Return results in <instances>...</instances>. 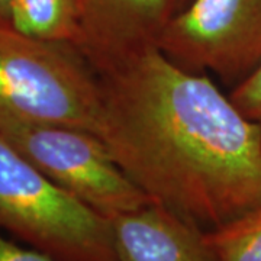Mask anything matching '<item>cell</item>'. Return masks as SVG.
Instances as JSON below:
<instances>
[{
    "mask_svg": "<svg viewBox=\"0 0 261 261\" xmlns=\"http://www.w3.org/2000/svg\"><path fill=\"white\" fill-rule=\"evenodd\" d=\"M0 229L56 261H116L111 219L56 185L2 135Z\"/></svg>",
    "mask_w": 261,
    "mask_h": 261,
    "instance_id": "3",
    "label": "cell"
},
{
    "mask_svg": "<svg viewBox=\"0 0 261 261\" xmlns=\"http://www.w3.org/2000/svg\"><path fill=\"white\" fill-rule=\"evenodd\" d=\"M9 27L27 37L79 48L77 0H12Z\"/></svg>",
    "mask_w": 261,
    "mask_h": 261,
    "instance_id": "8",
    "label": "cell"
},
{
    "mask_svg": "<svg viewBox=\"0 0 261 261\" xmlns=\"http://www.w3.org/2000/svg\"><path fill=\"white\" fill-rule=\"evenodd\" d=\"M100 80L75 48L0 25V130L71 126L96 134Z\"/></svg>",
    "mask_w": 261,
    "mask_h": 261,
    "instance_id": "2",
    "label": "cell"
},
{
    "mask_svg": "<svg viewBox=\"0 0 261 261\" xmlns=\"http://www.w3.org/2000/svg\"><path fill=\"white\" fill-rule=\"evenodd\" d=\"M0 135L56 185L108 219L152 202L90 130L18 126Z\"/></svg>",
    "mask_w": 261,
    "mask_h": 261,
    "instance_id": "4",
    "label": "cell"
},
{
    "mask_svg": "<svg viewBox=\"0 0 261 261\" xmlns=\"http://www.w3.org/2000/svg\"><path fill=\"white\" fill-rule=\"evenodd\" d=\"M190 0H77L80 44L77 51L97 74L130 57L157 48L170 20Z\"/></svg>",
    "mask_w": 261,
    "mask_h": 261,
    "instance_id": "6",
    "label": "cell"
},
{
    "mask_svg": "<svg viewBox=\"0 0 261 261\" xmlns=\"http://www.w3.org/2000/svg\"><path fill=\"white\" fill-rule=\"evenodd\" d=\"M229 97L244 116L261 130V61L244 80L233 86Z\"/></svg>",
    "mask_w": 261,
    "mask_h": 261,
    "instance_id": "10",
    "label": "cell"
},
{
    "mask_svg": "<svg viewBox=\"0 0 261 261\" xmlns=\"http://www.w3.org/2000/svg\"><path fill=\"white\" fill-rule=\"evenodd\" d=\"M206 237L218 261H261V203Z\"/></svg>",
    "mask_w": 261,
    "mask_h": 261,
    "instance_id": "9",
    "label": "cell"
},
{
    "mask_svg": "<svg viewBox=\"0 0 261 261\" xmlns=\"http://www.w3.org/2000/svg\"><path fill=\"white\" fill-rule=\"evenodd\" d=\"M157 48L187 71L238 84L261 61V0H190Z\"/></svg>",
    "mask_w": 261,
    "mask_h": 261,
    "instance_id": "5",
    "label": "cell"
},
{
    "mask_svg": "<svg viewBox=\"0 0 261 261\" xmlns=\"http://www.w3.org/2000/svg\"><path fill=\"white\" fill-rule=\"evenodd\" d=\"M111 225L116 261H218L205 229L155 202Z\"/></svg>",
    "mask_w": 261,
    "mask_h": 261,
    "instance_id": "7",
    "label": "cell"
},
{
    "mask_svg": "<svg viewBox=\"0 0 261 261\" xmlns=\"http://www.w3.org/2000/svg\"><path fill=\"white\" fill-rule=\"evenodd\" d=\"M0 261H56L35 248H27L0 235Z\"/></svg>",
    "mask_w": 261,
    "mask_h": 261,
    "instance_id": "11",
    "label": "cell"
},
{
    "mask_svg": "<svg viewBox=\"0 0 261 261\" xmlns=\"http://www.w3.org/2000/svg\"><path fill=\"white\" fill-rule=\"evenodd\" d=\"M12 0H0V25L9 27V13Z\"/></svg>",
    "mask_w": 261,
    "mask_h": 261,
    "instance_id": "12",
    "label": "cell"
},
{
    "mask_svg": "<svg viewBox=\"0 0 261 261\" xmlns=\"http://www.w3.org/2000/svg\"><path fill=\"white\" fill-rule=\"evenodd\" d=\"M97 75L96 135L152 202L205 231L260 205V128L207 74L149 48Z\"/></svg>",
    "mask_w": 261,
    "mask_h": 261,
    "instance_id": "1",
    "label": "cell"
}]
</instances>
